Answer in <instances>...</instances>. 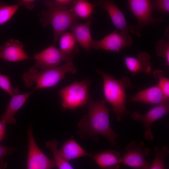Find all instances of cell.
<instances>
[{"label": "cell", "instance_id": "obj_4", "mask_svg": "<svg viewBox=\"0 0 169 169\" xmlns=\"http://www.w3.org/2000/svg\"><path fill=\"white\" fill-rule=\"evenodd\" d=\"M72 60L69 59L61 66L43 71H38L35 66L31 67L23 75L24 85L29 88L34 83L36 86L33 89L35 91L55 86L64 79L66 73L74 74L76 72L77 69Z\"/></svg>", "mask_w": 169, "mask_h": 169}, {"label": "cell", "instance_id": "obj_1", "mask_svg": "<svg viewBox=\"0 0 169 169\" xmlns=\"http://www.w3.org/2000/svg\"><path fill=\"white\" fill-rule=\"evenodd\" d=\"M88 112L83 115L78 124V133L81 139L96 141L99 139L98 135L107 138L112 146L118 147L116 138L119 135L111 129L109 117L111 110L105 105L104 100H94L90 95L87 104Z\"/></svg>", "mask_w": 169, "mask_h": 169}, {"label": "cell", "instance_id": "obj_13", "mask_svg": "<svg viewBox=\"0 0 169 169\" xmlns=\"http://www.w3.org/2000/svg\"><path fill=\"white\" fill-rule=\"evenodd\" d=\"M93 19V17L91 16L86 22L82 23L77 22L69 28L78 43L86 52L91 49L94 41L90 30Z\"/></svg>", "mask_w": 169, "mask_h": 169}, {"label": "cell", "instance_id": "obj_31", "mask_svg": "<svg viewBox=\"0 0 169 169\" xmlns=\"http://www.w3.org/2000/svg\"><path fill=\"white\" fill-rule=\"evenodd\" d=\"M6 123L3 121L0 120V142L4 139Z\"/></svg>", "mask_w": 169, "mask_h": 169}, {"label": "cell", "instance_id": "obj_6", "mask_svg": "<svg viewBox=\"0 0 169 169\" xmlns=\"http://www.w3.org/2000/svg\"><path fill=\"white\" fill-rule=\"evenodd\" d=\"M127 2L131 12L138 21L137 25L131 26L130 31L137 37L141 36V31L145 26H155L162 22L163 19L161 18L152 17L151 1L129 0Z\"/></svg>", "mask_w": 169, "mask_h": 169}, {"label": "cell", "instance_id": "obj_28", "mask_svg": "<svg viewBox=\"0 0 169 169\" xmlns=\"http://www.w3.org/2000/svg\"><path fill=\"white\" fill-rule=\"evenodd\" d=\"M152 10L169 12V0H156L151 1Z\"/></svg>", "mask_w": 169, "mask_h": 169}, {"label": "cell", "instance_id": "obj_14", "mask_svg": "<svg viewBox=\"0 0 169 169\" xmlns=\"http://www.w3.org/2000/svg\"><path fill=\"white\" fill-rule=\"evenodd\" d=\"M168 99L156 85L138 92L131 98L130 101L156 105L168 102Z\"/></svg>", "mask_w": 169, "mask_h": 169}, {"label": "cell", "instance_id": "obj_10", "mask_svg": "<svg viewBox=\"0 0 169 169\" xmlns=\"http://www.w3.org/2000/svg\"><path fill=\"white\" fill-rule=\"evenodd\" d=\"M36 60L35 67L43 71L58 66L64 61L72 59L63 54L54 45H51L33 55Z\"/></svg>", "mask_w": 169, "mask_h": 169}, {"label": "cell", "instance_id": "obj_2", "mask_svg": "<svg viewBox=\"0 0 169 169\" xmlns=\"http://www.w3.org/2000/svg\"><path fill=\"white\" fill-rule=\"evenodd\" d=\"M45 4L47 9L39 13V21L44 28L51 25L54 31L53 42L56 43L68 29L77 22L79 18L71 8L61 5L54 0H46Z\"/></svg>", "mask_w": 169, "mask_h": 169}, {"label": "cell", "instance_id": "obj_12", "mask_svg": "<svg viewBox=\"0 0 169 169\" xmlns=\"http://www.w3.org/2000/svg\"><path fill=\"white\" fill-rule=\"evenodd\" d=\"M32 59L27 54L23 44L18 40L9 39L0 46V59L18 62Z\"/></svg>", "mask_w": 169, "mask_h": 169}, {"label": "cell", "instance_id": "obj_18", "mask_svg": "<svg viewBox=\"0 0 169 169\" xmlns=\"http://www.w3.org/2000/svg\"><path fill=\"white\" fill-rule=\"evenodd\" d=\"M35 91L33 89L27 92L18 94L12 96L5 112L1 116V120L3 121L6 124H15L16 122L14 117L15 115L22 107Z\"/></svg>", "mask_w": 169, "mask_h": 169}, {"label": "cell", "instance_id": "obj_25", "mask_svg": "<svg viewBox=\"0 0 169 169\" xmlns=\"http://www.w3.org/2000/svg\"><path fill=\"white\" fill-rule=\"evenodd\" d=\"M165 72L160 69L153 71L154 77L159 79L157 85L162 91L165 96L168 99L169 97V79L164 76Z\"/></svg>", "mask_w": 169, "mask_h": 169}, {"label": "cell", "instance_id": "obj_27", "mask_svg": "<svg viewBox=\"0 0 169 169\" xmlns=\"http://www.w3.org/2000/svg\"><path fill=\"white\" fill-rule=\"evenodd\" d=\"M156 54L165 59L166 64L169 65V42L164 39L158 41L156 47Z\"/></svg>", "mask_w": 169, "mask_h": 169}, {"label": "cell", "instance_id": "obj_26", "mask_svg": "<svg viewBox=\"0 0 169 169\" xmlns=\"http://www.w3.org/2000/svg\"><path fill=\"white\" fill-rule=\"evenodd\" d=\"M0 88L8 94L11 96L18 94L19 89L13 87L8 76L0 74Z\"/></svg>", "mask_w": 169, "mask_h": 169}, {"label": "cell", "instance_id": "obj_21", "mask_svg": "<svg viewBox=\"0 0 169 169\" xmlns=\"http://www.w3.org/2000/svg\"><path fill=\"white\" fill-rule=\"evenodd\" d=\"M96 6L95 3H90L84 0H74L71 9L79 18H89Z\"/></svg>", "mask_w": 169, "mask_h": 169}, {"label": "cell", "instance_id": "obj_5", "mask_svg": "<svg viewBox=\"0 0 169 169\" xmlns=\"http://www.w3.org/2000/svg\"><path fill=\"white\" fill-rule=\"evenodd\" d=\"M91 83V80L87 78L59 90L62 109L71 110L87 104L90 96L89 90Z\"/></svg>", "mask_w": 169, "mask_h": 169}, {"label": "cell", "instance_id": "obj_23", "mask_svg": "<svg viewBox=\"0 0 169 169\" xmlns=\"http://www.w3.org/2000/svg\"><path fill=\"white\" fill-rule=\"evenodd\" d=\"M154 150L155 158L149 169H165V160L169 153L168 147L164 146L159 149L157 146H155Z\"/></svg>", "mask_w": 169, "mask_h": 169}, {"label": "cell", "instance_id": "obj_16", "mask_svg": "<svg viewBox=\"0 0 169 169\" xmlns=\"http://www.w3.org/2000/svg\"><path fill=\"white\" fill-rule=\"evenodd\" d=\"M100 169H119L122 157L120 152L111 149L90 156Z\"/></svg>", "mask_w": 169, "mask_h": 169}, {"label": "cell", "instance_id": "obj_7", "mask_svg": "<svg viewBox=\"0 0 169 169\" xmlns=\"http://www.w3.org/2000/svg\"><path fill=\"white\" fill-rule=\"evenodd\" d=\"M145 146L143 141H131L125 147L121 163L134 169H149L151 164L146 161L145 157L149 154L150 150Z\"/></svg>", "mask_w": 169, "mask_h": 169}, {"label": "cell", "instance_id": "obj_30", "mask_svg": "<svg viewBox=\"0 0 169 169\" xmlns=\"http://www.w3.org/2000/svg\"><path fill=\"white\" fill-rule=\"evenodd\" d=\"M35 1L33 0H19L17 1V3L26 9L31 10L35 7Z\"/></svg>", "mask_w": 169, "mask_h": 169}, {"label": "cell", "instance_id": "obj_29", "mask_svg": "<svg viewBox=\"0 0 169 169\" xmlns=\"http://www.w3.org/2000/svg\"><path fill=\"white\" fill-rule=\"evenodd\" d=\"M14 150V148L0 144V169H5L7 166V163L3 160L4 157L12 154Z\"/></svg>", "mask_w": 169, "mask_h": 169}, {"label": "cell", "instance_id": "obj_9", "mask_svg": "<svg viewBox=\"0 0 169 169\" xmlns=\"http://www.w3.org/2000/svg\"><path fill=\"white\" fill-rule=\"evenodd\" d=\"M169 111L168 102L156 105L145 113L133 112L131 116L133 120L140 121L143 125L145 129L144 138L147 141H152L154 138L151 129L152 124L168 114Z\"/></svg>", "mask_w": 169, "mask_h": 169}, {"label": "cell", "instance_id": "obj_11", "mask_svg": "<svg viewBox=\"0 0 169 169\" xmlns=\"http://www.w3.org/2000/svg\"><path fill=\"white\" fill-rule=\"evenodd\" d=\"M115 29L99 41H93L91 49L114 51L119 53L122 48L130 46L133 42L128 33Z\"/></svg>", "mask_w": 169, "mask_h": 169}, {"label": "cell", "instance_id": "obj_32", "mask_svg": "<svg viewBox=\"0 0 169 169\" xmlns=\"http://www.w3.org/2000/svg\"><path fill=\"white\" fill-rule=\"evenodd\" d=\"M54 1L57 3L67 8H69V6L72 7L74 2V0H55Z\"/></svg>", "mask_w": 169, "mask_h": 169}, {"label": "cell", "instance_id": "obj_19", "mask_svg": "<svg viewBox=\"0 0 169 169\" xmlns=\"http://www.w3.org/2000/svg\"><path fill=\"white\" fill-rule=\"evenodd\" d=\"M61 156L67 161L85 156H90L88 153L71 136L69 140L65 141L60 151Z\"/></svg>", "mask_w": 169, "mask_h": 169}, {"label": "cell", "instance_id": "obj_22", "mask_svg": "<svg viewBox=\"0 0 169 169\" xmlns=\"http://www.w3.org/2000/svg\"><path fill=\"white\" fill-rule=\"evenodd\" d=\"M58 142L56 140H52L46 143V146L52 151L56 166L59 169H74L69 162L60 155L57 148Z\"/></svg>", "mask_w": 169, "mask_h": 169}, {"label": "cell", "instance_id": "obj_3", "mask_svg": "<svg viewBox=\"0 0 169 169\" xmlns=\"http://www.w3.org/2000/svg\"><path fill=\"white\" fill-rule=\"evenodd\" d=\"M95 70L103 79V90L105 100L112 106L111 110L116 114L117 120L120 121L123 116L128 114L125 107V90L132 88L131 80L127 77L118 80L99 69Z\"/></svg>", "mask_w": 169, "mask_h": 169}, {"label": "cell", "instance_id": "obj_20", "mask_svg": "<svg viewBox=\"0 0 169 169\" xmlns=\"http://www.w3.org/2000/svg\"><path fill=\"white\" fill-rule=\"evenodd\" d=\"M59 50L69 58L73 59L79 50L78 43L71 33L65 32L59 38Z\"/></svg>", "mask_w": 169, "mask_h": 169}, {"label": "cell", "instance_id": "obj_15", "mask_svg": "<svg viewBox=\"0 0 169 169\" xmlns=\"http://www.w3.org/2000/svg\"><path fill=\"white\" fill-rule=\"evenodd\" d=\"M97 3L107 12L116 29L128 33V26L125 17L113 1L100 0L97 2Z\"/></svg>", "mask_w": 169, "mask_h": 169}, {"label": "cell", "instance_id": "obj_8", "mask_svg": "<svg viewBox=\"0 0 169 169\" xmlns=\"http://www.w3.org/2000/svg\"><path fill=\"white\" fill-rule=\"evenodd\" d=\"M28 153L27 169H53L56 166L54 160L49 158L40 150L35 140L32 128L27 131Z\"/></svg>", "mask_w": 169, "mask_h": 169}, {"label": "cell", "instance_id": "obj_17", "mask_svg": "<svg viewBox=\"0 0 169 169\" xmlns=\"http://www.w3.org/2000/svg\"><path fill=\"white\" fill-rule=\"evenodd\" d=\"M150 58L146 52H139L136 57H125V62L127 68L133 75L140 72L149 74L151 71Z\"/></svg>", "mask_w": 169, "mask_h": 169}, {"label": "cell", "instance_id": "obj_24", "mask_svg": "<svg viewBox=\"0 0 169 169\" xmlns=\"http://www.w3.org/2000/svg\"><path fill=\"white\" fill-rule=\"evenodd\" d=\"M20 6L18 4L7 5L0 1V25L8 21L16 13Z\"/></svg>", "mask_w": 169, "mask_h": 169}]
</instances>
